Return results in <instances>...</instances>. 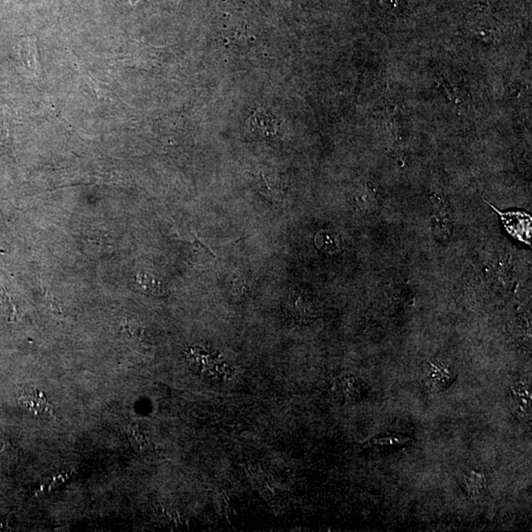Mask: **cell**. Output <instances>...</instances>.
Listing matches in <instances>:
<instances>
[{
	"mask_svg": "<svg viewBox=\"0 0 532 532\" xmlns=\"http://www.w3.org/2000/svg\"><path fill=\"white\" fill-rule=\"evenodd\" d=\"M512 412L519 419L531 417V393L529 386L524 383L514 384L510 393Z\"/></svg>",
	"mask_w": 532,
	"mask_h": 532,
	"instance_id": "cell-2",
	"label": "cell"
},
{
	"mask_svg": "<svg viewBox=\"0 0 532 532\" xmlns=\"http://www.w3.org/2000/svg\"><path fill=\"white\" fill-rule=\"evenodd\" d=\"M378 198L376 195L372 192V188H368V190L365 193H362L359 197H358V205L364 211H370V210H374V208L378 207Z\"/></svg>",
	"mask_w": 532,
	"mask_h": 532,
	"instance_id": "cell-8",
	"label": "cell"
},
{
	"mask_svg": "<svg viewBox=\"0 0 532 532\" xmlns=\"http://www.w3.org/2000/svg\"><path fill=\"white\" fill-rule=\"evenodd\" d=\"M19 405L24 410L38 416L50 417L53 415L52 406L43 391L38 389H25L18 398Z\"/></svg>",
	"mask_w": 532,
	"mask_h": 532,
	"instance_id": "cell-1",
	"label": "cell"
},
{
	"mask_svg": "<svg viewBox=\"0 0 532 532\" xmlns=\"http://www.w3.org/2000/svg\"><path fill=\"white\" fill-rule=\"evenodd\" d=\"M34 52H36V48L34 47L33 43H21L20 50H19V55L22 62L26 65H28L29 69H35L34 65L36 64L37 60L34 57Z\"/></svg>",
	"mask_w": 532,
	"mask_h": 532,
	"instance_id": "cell-9",
	"label": "cell"
},
{
	"mask_svg": "<svg viewBox=\"0 0 532 532\" xmlns=\"http://www.w3.org/2000/svg\"><path fill=\"white\" fill-rule=\"evenodd\" d=\"M314 241L319 250L326 253H335L340 250V239L335 232L328 230L318 232Z\"/></svg>",
	"mask_w": 532,
	"mask_h": 532,
	"instance_id": "cell-6",
	"label": "cell"
},
{
	"mask_svg": "<svg viewBox=\"0 0 532 532\" xmlns=\"http://www.w3.org/2000/svg\"><path fill=\"white\" fill-rule=\"evenodd\" d=\"M463 485L466 494L473 499H477L484 495L487 489V478L482 472L470 470L464 475Z\"/></svg>",
	"mask_w": 532,
	"mask_h": 532,
	"instance_id": "cell-3",
	"label": "cell"
},
{
	"mask_svg": "<svg viewBox=\"0 0 532 532\" xmlns=\"http://www.w3.org/2000/svg\"><path fill=\"white\" fill-rule=\"evenodd\" d=\"M431 382L433 386L438 391H444L449 388L454 381V374L451 372V370L447 367H444V365L431 364Z\"/></svg>",
	"mask_w": 532,
	"mask_h": 532,
	"instance_id": "cell-5",
	"label": "cell"
},
{
	"mask_svg": "<svg viewBox=\"0 0 532 532\" xmlns=\"http://www.w3.org/2000/svg\"><path fill=\"white\" fill-rule=\"evenodd\" d=\"M413 439L402 434L378 435L367 442V446L384 449V447H403L413 444Z\"/></svg>",
	"mask_w": 532,
	"mask_h": 532,
	"instance_id": "cell-4",
	"label": "cell"
},
{
	"mask_svg": "<svg viewBox=\"0 0 532 532\" xmlns=\"http://www.w3.org/2000/svg\"><path fill=\"white\" fill-rule=\"evenodd\" d=\"M137 284L146 294L161 296L164 294L163 282L156 275L149 272H140L137 275Z\"/></svg>",
	"mask_w": 532,
	"mask_h": 532,
	"instance_id": "cell-7",
	"label": "cell"
}]
</instances>
